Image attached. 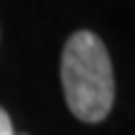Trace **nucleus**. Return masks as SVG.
<instances>
[{"label":"nucleus","mask_w":135,"mask_h":135,"mask_svg":"<svg viewBox=\"0 0 135 135\" xmlns=\"http://www.w3.org/2000/svg\"><path fill=\"white\" fill-rule=\"evenodd\" d=\"M60 80L70 113L83 123H100L115 103V75L108 48L95 33L78 30L60 58Z\"/></svg>","instance_id":"1"},{"label":"nucleus","mask_w":135,"mask_h":135,"mask_svg":"<svg viewBox=\"0 0 135 135\" xmlns=\"http://www.w3.org/2000/svg\"><path fill=\"white\" fill-rule=\"evenodd\" d=\"M0 135H15L13 130V120H10V115L0 108Z\"/></svg>","instance_id":"2"}]
</instances>
